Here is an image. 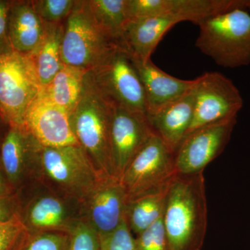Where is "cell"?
<instances>
[{"label": "cell", "mask_w": 250, "mask_h": 250, "mask_svg": "<svg viewBox=\"0 0 250 250\" xmlns=\"http://www.w3.org/2000/svg\"><path fill=\"white\" fill-rule=\"evenodd\" d=\"M176 175L174 152L154 134L135 156L120 181L130 202L167 188Z\"/></svg>", "instance_id": "cell-8"}, {"label": "cell", "mask_w": 250, "mask_h": 250, "mask_svg": "<svg viewBox=\"0 0 250 250\" xmlns=\"http://www.w3.org/2000/svg\"><path fill=\"white\" fill-rule=\"evenodd\" d=\"M45 22L36 12L32 1L10 3L8 37L13 50L30 55L45 35Z\"/></svg>", "instance_id": "cell-18"}, {"label": "cell", "mask_w": 250, "mask_h": 250, "mask_svg": "<svg viewBox=\"0 0 250 250\" xmlns=\"http://www.w3.org/2000/svg\"><path fill=\"white\" fill-rule=\"evenodd\" d=\"M95 84L117 107L147 116L146 93L131 54L117 47L98 67L89 70Z\"/></svg>", "instance_id": "cell-7"}, {"label": "cell", "mask_w": 250, "mask_h": 250, "mask_svg": "<svg viewBox=\"0 0 250 250\" xmlns=\"http://www.w3.org/2000/svg\"><path fill=\"white\" fill-rule=\"evenodd\" d=\"M43 39L30 54L42 88L48 85L62 69V46L65 23H46Z\"/></svg>", "instance_id": "cell-21"}, {"label": "cell", "mask_w": 250, "mask_h": 250, "mask_svg": "<svg viewBox=\"0 0 250 250\" xmlns=\"http://www.w3.org/2000/svg\"><path fill=\"white\" fill-rule=\"evenodd\" d=\"M237 8L245 9V0H126L129 21L170 16L197 25L204 20Z\"/></svg>", "instance_id": "cell-12"}, {"label": "cell", "mask_w": 250, "mask_h": 250, "mask_svg": "<svg viewBox=\"0 0 250 250\" xmlns=\"http://www.w3.org/2000/svg\"><path fill=\"white\" fill-rule=\"evenodd\" d=\"M131 58L146 93L147 115L183 96L195 84V80H181L166 73L151 59L142 61L132 56Z\"/></svg>", "instance_id": "cell-17"}, {"label": "cell", "mask_w": 250, "mask_h": 250, "mask_svg": "<svg viewBox=\"0 0 250 250\" xmlns=\"http://www.w3.org/2000/svg\"><path fill=\"white\" fill-rule=\"evenodd\" d=\"M70 235V250H100L98 233L83 220L74 227Z\"/></svg>", "instance_id": "cell-30"}, {"label": "cell", "mask_w": 250, "mask_h": 250, "mask_svg": "<svg viewBox=\"0 0 250 250\" xmlns=\"http://www.w3.org/2000/svg\"><path fill=\"white\" fill-rule=\"evenodd\" d=\"M31 233L19 213L0 223V250H22Z\"/></svg>", "instance_id": "cell-25"}, {"label": "cell", "mask_w": 250, "mask_h": 250, "mask_svg": "<svg viewBox=\"0 0 250 250\" xmlns=\"http://www.w3.org/2000/svg\"><path fill=\"white\" fill-rule=\"evenodd\" d=\"M119 46L96 22L88 0L77 1L65 20L62 63L89 71L104 62Z\"/></svg>", "instance_id": "cell-5"}, {"label": "cell", "mask_w": 250, "mask_h": 250, "mask_svg": "<svg viewBox=\"0 0 250 250\" xmlns=\"http://www.w3.org/2000/svg\"><path fill=\"white\" fill-rule=\"evenodd\" d=\"M22 250H70V235L62 231L31 233Z\"/></svg>", "instance_id": "cell-27"}, {"label": "cell", "mask_w": 250, "mask_h": 250, "mask_svg": "<svg viewBox=\"0 0 250 250\" xmlns=\"http://www.w3.org/2000/svg\"><path fill=\"white\" fill-rule=\"evenodd\" d=\"M115 108L116 106L95 84L90 72H87L82 95L70 114V121L79 144L99 172L106 177H115L111 147Z\"/></svg>", "instance_id": "cell-3"}, {"label": "cell", "mask_w": 250, "mask_h": 250, "mask_svg": "<svg viewBox=\"0 0 250 250\" xmlns=\"http://www.w3.org/2000/svg\"><path fill=\"white\" fill-rule=\"evenodd\" d=\"M236 118L202 126L189 133L174 153L177 174L190 175L204 170L224 150L229 141Z\"/></svg>", "instance_id": "cell-10"}, {"label": "cell", "mask_w": 250, "mask_h": 250, "mask_svg": "<svg viewBox=\"0 0 250 250\" xmlns=\"http://www.w3.org/2000/svg\"><path fill=\"white\" fill-rule=\"evenodd\" d=\"M16 213H18V212H13L11 210L6 197L0 195V223L7 221Z\"/></svg>", "instance_id": "cell-32"}, {"label": "cell", "mask_w": 250, "mask_h": 250, "mask_svg": "<svg viewBox=\"0 0 250 250\" xmlns=\"http://www.w3.org/2000/svg\"><path fill=\"white\" fill-rule=\"evenodd\" d=\"M195 80L193 117L187 135L202 126L237 118L243 100L229 79L212 72H206Z\"/></svg>", "instance_id": "cell-9"}, {"label": "cell", "mask_w": 250, "mask_h": 250, "mask_svg": "<svg viewBox=\"0 0 250 250\" xmlns=\"http://www.w3.org/2000/svg\"><path fill=\"white\" fill-rule=\"evenodd\" d=\"M245 9L250 10V0H245Z\"/></svg>", "instance_id": "cell-33"}, {"label": "cell", "mask_w": 250, "mask_h": 250, "mask_svg": "<svg viewBox=\"0 0 250 250\" xmlns=\"http://www.w3.org/2000/svg\"><path fill=\"white\" fill-rule=\"evenodd\" d=\"M194 86L183 96L147 115L148 122L154 134L174 153L187 136L191 124L194 111Z\"/></svg>", "instance_id": "cell-16"}, {"label": "cell", "mask_w": 250, "mask_h": 250, "mask_svg": "<svg viewBox=\"0 0 250 250\" xmlns=\"http://www.w3.org/2000/svg\"><path fill=\"white\" fill-rule=\"evenodd\" d=\"M163 216L136 236V250H167Z\"/></svg>", "instance_id": "cell-28"}, {"label": "cell", "mask_w": 250, "mask_h": 250, "mask_svg": "<svg viewBox=\"0 0 250 250\" xmlns=\"http://www.w3.org/2000/svg\"><path fill=\"white\" fill-rule=\"evenodd\" d=\"M41 146L24 128L11 127L1 145V158L11 182L19 180L25 170L33 174Z\"/></svg>", "instance_id": "cell-20"}, {"label": "cell", "mask_w": 250, "mask_h": 250, "mask_svg": "<svg viewBox=\"0 0 250 250\" xmlns=\"http://www.w3.org/2000/svg\"><path fill=\"white\" fill-rule=\"evenodd\" d=\"M153 134L147 116L116 106L111 147L113 174L116 178L121 179L131 161Z\"/></svg>", "instance_id": "cell-15"}, {"label": "cell", "mask_w": 250, "mask_h": 250, "mask_svg": "<svg viewBox=\"0 0 250 250\" xmlns=\"http://www.w3.org/2000/svg\"><path fill=\"white\" fill-rule=\"evenodd\" d=\"M87 72L63 64L49 84L42 88V93L52 103L71 114L80 100Z\"/></svg>", "instance_id": "cell-22"}, {"label": "cell", "mask_w": 250, "mask_h": 250, "mask_svg": "<svg viewBox=\"0 0 250 250\" xmlns=\"http://www.w3.org/2000/svg\"><path fill=\"white\" fill-rule=\"evenodd\" d=\"M42 89L30 56L13 49L0 53V113L11 127L23 128L26 112Z\"/></svg>", "instance_id": "cell-6"}, {"label": "cell", "mask_w": 250, "mask_h": 250, "mask_svg": "<svg viewBox=\"0 0 250 250\" xmlns=\"http://www.w3.org/2000/svg\"><path fill=\"white\" fill-rule=\"evenodd\" d=\"M88 2L99 25L122 46L125 27L129 21L126 0H88Z\"/></svg>", "instance_id": "cell-24"}, {"label": "cell", "mask_w": 250, "mask_h": 250, "mask_svg": "<svg viewBox=\"0 0 250 250\" xmlns=\"http://www.w3.org/2000/svg\"><path fill=\"white\" fill-rule=\"evenodd\" d=\"M32 175L51 191L81 203L106 177L99 172L80 145L41 146Z\"/></svg>", "instance_id": "cell-2"}, {"label": "cell", "mask_w": 250, "mask_h": 250, "mask_svg": "<svg viewBox=\"0 0 250 250\" xmlns=\"http://www.w3.org/2000/svg\"><path fill=\"white\" fill-rule=\"evenodd\" d=\"M167 188L129 202L126 220L131 232L138 236L164 215Z\"/></svg>", "instance_id": "cell-23"}, {"label": "cell", "mask_w": 250, "mask_h": 250, "mask_svg": "<svg viewBox=\"0 0 250 250\" xmlns=\"http://www.w3.org/2000/svg\"><path fill=\"white\" fill-rule=\"evenodd\" d=\"M128 198L120 179L106 177L82 203V219L98 233L108 234L126 218Z\"/></svg>", "instance_id": "cell-14"}, {"label": "cell", "mask_w": 250, "mask_h": 250, "mask_svg": "<svg viewBox=\"0 0 250 250\" xmlns=\"http://www.w3.org/2000/svg\"><path fill=\"white\" fill-rule=\"evenodd\" d=\"M180 22L170 16L130 20L125 27L122 46L135 58L149 60L164 34Z\"/></svg>", "instance_id": "cell-19"}, {"label": "cell", "mask_w": 250, "mask_h": 250, "mask_svg": "<svg viewBox=\"0 0 250 250\" xmlns=\"http://www.w3.org/2000/svg\"><path fill=\"white\" fill-rule=\"evenodd\" d=\"M167 250H201L208 223L203 172L177 174L167 188L164 216Z\"/></svg>", "instance_id": "cell-1"}, {"label": "cell", "mask_w": 250, "mask_h": 250, "mask_svg": "<svg viewBox=\"0 0 250 250\" xmlns=\"http://www.w3.org/2000/svg\"><path fill=\"white\" fill-rule=\"evenodd\" d=\"M23 128L44 147L80 145L72 130L70 113L50 101L42 90L28 108Z\"/></svg>", "instance_id": "cell-13"}, {"label": "cell", "mask_w": 250, "mask_h": 250, "mask_svg": "<svg viewBox=\"0 0 250 250\" xmlns=\"http://www.w3.org/2000/svg\"><path fill=\"white\" fill-rule=\"evenodd\" d=\"M21 218L31 233L51 231L70 233L74 227L83 220L82 203L54 193L37 183L36 194L29 201L24 216Z\"/></svg>", "instance_id": "cell-11"}, {"label": "cell", "mask_w": 250, "mask_h": 250, "mask_svg": "<svg viewBox=\"0 0 250 250\" xmlns=\"http://www.w3.org/2000/svg\"><path fill=\"white\" fill-rule=\"evenodd\" d=\"M75 0H36L32 1L36 12L44 22L61 23L72 12Z\"/></svg>", "instance_id": "cell-26"}, {"label": "cell", "mask_w": 250, "mask_h": 250, "mask_svg": "<svg viewBox=\"0 0 250 250\" xmlns=\"http://www.w3.org/2000/svg\"><path fill=\"white\" fill-rule=\"evenodd\" d=\"M3 188V182H2V178H1V174H0V192H1V189ZM1 195V194H0Z\"/></svg>", "instance_id": "cell-34"}, {"label": "cell", "mask_w": 250, "mask_h": 250, "mask_svg": "<svg viewBox=\"0 0 250 250\" xmlns=\"http://www.w3.org/2000/svg\"><path fill=\"white\" fill-rule=\"evenodd\" d=\"M195 46L217 65L236 68L250 64V14L237 8L204 20Z\"/></svg>", "instance_id": "cell-4"}, {"label": "cell", "mask_w": 250, "mask_h": 250, "mask_svg": "<svg viewBox=\"0 0 250 250\" xmlns=\"http://www.w3.org/2000/svg\"><path fill=\"white\" fill-rule=\"evenodd\" d=\"M9 7V2L0 0V53L12 49L8 37Z\"/></svg>", "instance_id": "cell-31"}, {"label": "cell", "mask_w": 250, "mask_h": 250, "mask_svg": "<svg viewBox=\"0 0 250 250\" xmlns=\"http://www.w3.org/2000/svg\"><path fill=\"white\" fill-rule=\"evenodd\" d=\"M99 238L100 250H136L135 238L126 218L114 231Z\"/></svg>", "instance_id": "cell-29"}]
</instances>
